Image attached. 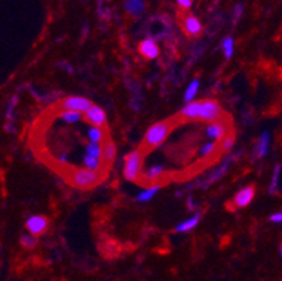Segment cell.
<instances>
[{
    "label": "cell",
    "instance_id": "6da1fadb",
    "mask_svg": "<svg viewBox=\"0 0 282 281\" xmlns=\"http://www.w3.org/2000/svg\"><path fill=\"white\" fill-rule=\"evenodd\" d=\"M169 132H170V122L160 121V122L153 124L152 127L146 131V135H145V146H146V148H151V149L160 146L163 142L166 140V138L169 137Z\"/></svg>",
    "mask_w": 282,
    "mask_h": 281
},
{
    "label": "cell",
    "instance_id": "7a4b0ae2",
    "mask_svg": "<svg viewBox=\"0 0 282 281\" xmlns=\"http://www.w3.org/2000/svg\"><path fill=\"white\" fill-rule=\"evenodd\" d=\"M142 163L143 158L139 151L130 152V155L125 158V164H124V176L130 182H136L141 176Z\"/></svg>",
    "mask_w": 282,
    "mask_h": 281
},
{
    "label": "cell",
    "instance_id": "3957f363",
    "mask_svg": "<svg viewBox=\"0 0 282 281\" xmlns=\"http://www.w3.org/2000/svg\"><path fill=\"white\" fill-rule=\"evenodd\" d=\"M100 182V173L97 170L90 169H79L70 176V183L77 188H88Z\"/></svg>",
    "mask_w": 282,
    "mask_h": 281
},
{
    "label": "cell",
    "instance_id": "277c9868",
    "mask_svg": "<svg viewBox=\"0 0 282 281\" xmlns=\"http://www.w3.org/2000/svg\"><path fill=\"white\" fill-rule=\"evenodd\" d=\"M91 106L93 103L88 98L82 97V96H67L61 103V107L65 111H76L80 114H85Z\"/></svg>",
    "mask_w": 282,
    "mask_h": 281
},
{
    "label": "cell",
    "instance_id": "5b68a950",
    "mask_svg": "<svg viewBox=\"0 0 282 281\" xmlns=\"http://www.w3.org/2000/svg\"><path fill=\"white\" fill-rule=\"evenodd\" d=\"M220 116V107L215 100H202L199 101L198 119L202 121H217Z\"/></svg>",
    "mask_w": 282,
    "mask_h": 281
},
{
    "label": "cell",
    "instance_id": "8992f818",
    "mask_svg": "<svg viewBox=\"0 0 282 281\" xmlns=\"http://www.w3.org/2000/svg\"><path fill=\"white\" fill-rule=\"evenodd\" d=\"M25 228L30 235L33 236H40L48 229V219L45 216L33 215L30 216L25 222Z\"/></svg>",
    "mask_w": 282,
    "mask_h": 281
},
{
    "label": "cell",
    "instance_id": "52a82bcc",
    "mask_svg": "<svg viewBox=\"0 0 282 281\" xmlns=\"http://www.w3.org/2000/svg\"><path fill=\"white\" fill-rule=\"evenodd\" d=\"M86 119L91 124V127H104L106 122H107V116L104 113L103 108H100L98 106H91V107L87 110L85 113Z\"/></svg>",
    "mask_w": 282,
    "mask_h": 281
},
{
    "label": "cell",
    "instance_id": "ba28073f",
    "mask_svg": "<svg viewBox=\"0 0 282 281\" xmlns=\"http://www.w3.org/2000/svg\"><path fill=\"white\" fill-rule=\"evenodd\" d=\"M256 194V190L253 186H247L244 187L243 190H240L238 194L235 195L233 198V204L238 207V208H243V207H247L253 201Z\"/></svg>",
    "mask_w": 282,
    "mask_h": 281
},
{
    "label": "cell",
    "instance_id": "9c48e42d",
    "mask_svg": "<svg viewBox=\"0 0 282 281\" xmlns=\"http://www.w3.org/2000/svg\"><path fill=\"white\" fill-rule=\"evenodd\" d=\"M183 28L190 37H198L202 33V23L195 16H187L183 20Z\"/></svg>",
    "mask_w": 282,
    "mask_h": 281
},
{
    "label": "cell",
    "instance_id": "30bf717a",
    "mask_svg": "<svg viewBox=\"0 0 282 281\" xmlns=\"http://www.w3.org/2000/svg\"><path fill=\"white\" fill-rule=\"evenodd\" d=\"M139 52L146 59H156L159 56V47L153 40L148 38L139 44Z\"/></svg>",
    "mask_w": 282,
    "mask_h": 281
},
{
    "label": "cell",
    "instance_id": "8fae6325",
    "mask_svg": "<svg viewBox=\"0 0 282 281\" xmlns=\"http://www.w3.org/2000/svg\"><path fill=\"white\" fill-rule=\"evenodd\" d=\"M226 125L223 122H219V121H214L211 125H208V128L205 130V134L208 138L211 140H222L223 137H226Z\"/></svg>",
    "mask_w": 282,
    "mask_h": 281
},
{
    "label": "cell",
    "instance_id": "7c38bea8",
    "mask_svg": "<svg viewBox=\"0 0 282 281\" xmlns=\"http://www.w3.org/2000/svg\"><path fill=\"white\" fill-rule=\"evenodd\" d=\"M115 155H117V145L112 140L106 142L101 146V161L103 162L112 163L115 159Z\"/></svg>",
    "mask_w": 282,
    "mask_h": 281
},
{
    "label": "cell",
    "instance_id": "4fadbf2b",
    "mask_svg": "<svg viewBox=\"0 0 282 281\" xmlns=\"http://www.w3.org/2000/svg\"><path fill=\"white\" fill-rule=\"evenodd\" d=\"M124 7L128 14L133 17H139L145 10V3H143V0H125Z\"/></svg>",
    "mask_w": 282,
    "mask_h": 281
},
{
    "label": "cell",
    "instance_id": "5bb4252c",
    "mask_svg": "<svg viewBox=\"0 0 282 281\" xmlns=\"http://www.w3.org/2000/svg\"><path fill=\"white\" fill-rule=\"evenodd\" d=\"M164 172V169H163L162 164H156V166H152L151 169H148L143 176H142V180L145 182V183H151L152 184L153 182H156L157 179H160V176Z\"/></svg>",
    "mask_w": 282,
    "mask_h": 281
},
{
    "label": "cell",
    "instance_id": "9a60e30c",
    "mask_svg": "<svg viewBox=\"0 0 282 281\" xmlns=\"http://www.w3.org/2000/svg\"><path fill=\"white\" fill-rule=\"evenodd\" d=\"M159 190H160V184H151L148 188L142 190L141 193L138 194V197H136V200H138L139 203H146V201H151L153 197L159 193Z\"/></svg>",
    "mask_w": 282,
    "mask_h": 281
},
{
    "label": "cell",
    "instance_id": "2e32d148",
    "mask_svg": "<svg viewBox=\"0 0 282 281\" xmlns=\"http://www.w3.org/2000/svg\"><path fill=\"white\" fill-rule=\"evenodd\" d=\"M199 218H201V215L195 214V215H193L191 218L185 219V221H183L181 224H178V225L175 227V232H190L191 229H194V228L198 225Z\"/></svg>",
    "mask_w": 282,
    "mask_h": 281
},
{
    "label": "cell",
    "instance_id": "e0dca14e",
    "mask_svg": "<svg viewBox=\"0 0 282 281\" xmlns=\"http://www.w3.org/2000/svg\"><path fill=\"white\" fill-rule=\"evenodd\" d=\"M268 146H270V135H268L267 132H264V134L261 135L257 146H256V155H257L259 158H264V156L267 155V152H268Z\"/></svg>",
    "mask_w": 282,
    "mask_h": 281
},
{
    "label": "cell",
    "instance_id": "ac0fdd59",
    "mask_svg": "<svg viewBox=\"0 0 282 281\" xmlns=\"http://www.w3.org/2000/svg\"><path fill=\"white\" fill-rule=\"evenodd\" d=\"M198 89H199V80L198 79H194L188 87L185 89V93H184V100L187 103H191L194 97L196 96V93H198Z\"/></svg>",
    "mask_w": 282,
    "mask_h": 281
},
{
    "label": "cell",
    "instance_id": "d6986e66",
    "mask_svg": "<svg viewBox=\"0 0 282 281\" xmlns=\"http://www.w3.org/2000/svg\"><path fill=\"white\" fill-rule=\"evenodd\" d=\"M87 137L90 142H96V143H100L101 140L104 138V132H103V128L100 127H90L88 131H87Z\"/></svg>",
    "mask_w": 282,
    "mask_h": 281
},
{
    "label": "cell",
    "instance_id": "ffe728a7",
    "mask_svg": "<svg viewBox=\"0 0 282 281\" xmlns=\"http://www.w3.org/2000/svg\"><path fill=\"white\" fill-rule=\"evenodd\" d=\"M86 155L91 156V158L101 159V145H100V143H96V142H90V143H87Z\"/></svg>",
    "mask_w": 282,
    "mask_h": 281
},
{
    "label": "cell",
    "instance_id": "44dd1931",
    "mask_svg": "<svg viewBox=\"0 0 282 281\" xmlns=\"http://www.w3.org/2000/svg\"><path fill=\"white\" fill-rule=\"evenodd\" d=\"M83 162H85V166L86 169H90V170H100L101 167V159H97V158H91L88 155H85L83 158Z\"/></svg>",
    "mask_w": 282,
    "mask_h": 281
},
{
    "label": "cell",
    "instance_id": "7402d4cb",
    "mask_svg": "<svg viewBox=\"0 0 282 281\" xmlns=\"http://www.w3.org/2000/svg\"><path fill=\"white\" fill-rule=\"evenodd\" d=\"M222 48H223V52H225L226 59H230L233 56V51H235V41H233V38L226 37L223 40V43H222Z\"/></svg>",
    "mask_w": 282,
    "mask_h": 281
},
{
    "label": "cell",
    "instance_id": "603a6c76",
    "mask_svg": "<svg viewBox=\"0 0 282 281\" xmlns=\"http://www.w3.org/2000/svg\"><path fill=\"white\" fill-rule=\"evenodd\" d=\"M61 119H64L65 122H69V124H75L82 119V114L76 113V111H64L61 114Z\"/></svg>",
    "mask_w": 282,
    "mask_h": 281
},
{
    "label": "cell",
    "instance_id": "cb8c5ba5",
    "mask_svg": "<svg viewBox=\"0 0 282 281\" xmlns=\"http://www.w3.org/2000/svg\"><path fill=\"white\" fill-rule=\"evenodd\" d=\"M217 143L215 142H206L205 145L199 149V156H202V158H206V156H209L211 153H214V152L217 151Z\"/></svg>",
    "mask_w": 282,
    "mask_h": 281
},
{
    "label": "cell",
    "instance_id": "d4e9b609",
    "mask_svg": "<svg viewBox=\"0 0 282 281\" xmlns=\"http://www.w3.org/2000/svg\"><path fill=\"white\" fill-rule=\"evenodd\" d=\"M20 242H22V245L25 249H33L35 246V243H37V239L33 235H30V234H25V235H22V238H20Z\"/></svg>",
    "mask_w": 282,
    "mask_h": 281
},
{
    "label": "cell",
    "instance_id": "484cf974",
    "mask_svg": "<svg viewBox=\"0 0 282 281\" xmlns=\"http://www.w3.org/2000/svg\"><path fill=\"white\" fill-rule=\"evenodd\" d=\"M220 140H222L220 142V149L223 152H229L235 145V138L233 137H223Z\"/></svg>",
    "mask_w": 282,
    "mask_h": 281
},
{
    "label": "cell",
    "instance_id": "4316f807",
    "mask_svg": "<svg viewBox=\"0 0 282 281\" xmlns=\"http://www.w3.org/2000/svg\"><path fill=\"white\" fill-rule=\"evenodd\" d=\"M175 1L178 3L180 7H183L185 10H188L193 6V0H175Z\"/></svg>",
    "mask_w": 282,
    "mask_h": 281
},
{
    "label": "cell",
    "instance_id": "83f0119b",
    "mask_svg": "<svg viewBox=\"0 0 282 281\" xmlns=\"http://www.w3.org/2000/svg\"><path fill=\"white\" fill-rule=\"evenodd\" d=\"M280 170H281V167L278 166L277 169H275V173H274V179H272V184H271V193L277 188V183H278V174H280Z\"/></svg>",
    "mask_w": 282,
    "mask_h": 281
},
{
    "label": "cell",
    "instance_id": "f1b7e54d",
    "mask_svg": "<svg viewBox=\"0 0 282 281\" xmlns=\"http://www.w3.org/2000/svg\"><path fill=\"white\" fill-rule=\"evenodd\" d=\"M270 219H271L272 222H278V224H281L282 222V212H277V214H272L270 216Z\"/></svg>",
    "mask_w": 282,
    "mask_h": 281
},
{
    "label": "cell",
    "instance_id": "f546056e",
    "mask_svg": "<svg viewBox=\"0 0 282 281\" xmlns=\"http://www.w3.org/2000/svg\"><path fill=\"white\" fill-rule=\"evenodd\" d=\"M281 256H282V246H281Z\"/></svg>",
    "mask_w": 282,
    "mask_h": 281
}]
</instances>
